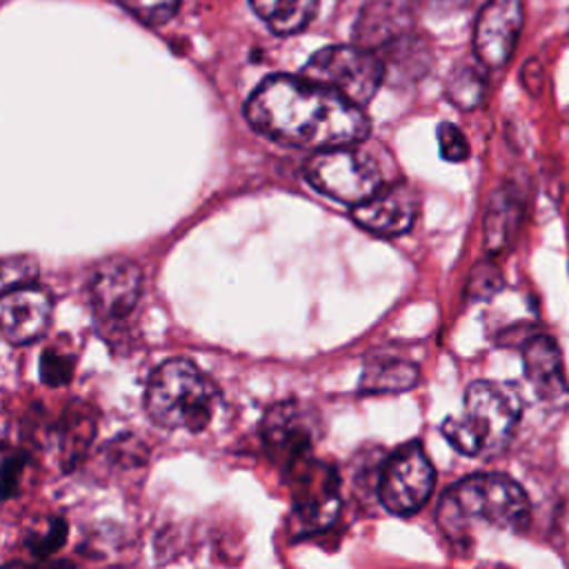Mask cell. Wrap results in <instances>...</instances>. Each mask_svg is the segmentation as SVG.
<instances>
[{
    "label": "cell",
    "instance_id": "cell-1",
    "mask_svg": "<svg viewBox=\"0 0 569 569\" xmlns=\"http://www.w3.org/2000/svg\"><path fill=\"white\" fill-rule=\"evenodd\" d=\"M244 118L258 133L313 153L356 147L369 136L362 107L302 76L264 78L247 98Z\"/></svg>",
    "mask_w": 569,
    "mask_h": 569
},
{
    "label": "cell",
    "instance_id": "cell-2",
    "mask_svg": "<svg viewBox=\"0 0 569 569\" xmlns=\"http://www.w3.org/2000/svg\"><path fill=\"white\" fill-rule=\"evenodd\" d=\"M531 505L525 489L505 473H473L451 485L436 509L442 536L465 547L478 529L522 531L529 525Z\"/></svg>",
    "mask_w": 569,
    "mask_h": 569
},
{
    "label": "cell",
    "instance_id": "cell-3",
    "mask_svg": "<svg viewBox=\"0 0 569 569\" xmlns=\"http://www.w3.org/2000/svg\"><path fill=\"white\" fill-rule=\"evenodd\" d=\"M520 396L496 380H476L467 387L462 411L442 420L440 431L449 445L471 458L500 453L520 420Z\"/></svg>",
    "mask_w": 569,
    "mask_h": 569
},
{
    "label": "cell",
    "instance_id": "cell-4",
    "mask_svg": "<svg viewBox=\"0 0 569 569\" xmlns=\"http://www.w3.org/2000/svg\"><path fill=\"white\" fill-rule=\"evenodd\" d=\"M218 402L216 385L187 358L156 367L144 391L147 416L169 431H202L216 416Z\"/></svg>",
    "mask_w": 569,
    "mask_h": 569
},
{
    "label": "cell",
    "instance_id": "cell-5",
    "mask_svg": "<svg viewBox=\"0 0 569 569\" xmlns=\"http://www.w3.org/2000/svg\"><path fill=\"white\" fill-rule=\"evenodd\" d=\"M380 56L358 44H331L316 51L302 69V78L365 107L385 80Z\"/></svg>",
    "mask_w": 569,
    "mask_h": 569
},
{
    "label": "cell",
    "instance_id": "cell-6",
    "mask_svg": "<svg viewBox=\"0 0 569 569\" xmlns=\"http://www.w3.org/2000/svg\"><path fill=\"white\" fill-rule=\"evenodd\" d=\"M305 178L322 196L349 207L367 202L385 187L376 160L358 147L313 153L305 164Z\"/></svg>",
    "mask_w": 569,
    "mask_h": 569
},
{
    "label": "cell",
    "instance_id": "cell-7",
    "mask_svg": "<svg viewBox=\"0 0 569 569\" xmlns=\"http://www.w3.org/2000/svg\"><path fill=\"white\" fill-rule=\"evenodd\" d=\"M433 485L436 469L420 442L411 440L385 460L378 478V498L387 511L411 516L427 505Z\"/></svg>",
    "mask_w": 569,
    "mask_h": 569
},
{
    "label": "cell",
    "instance_id": "cell-8",
    "mask_svg": "<svg viewBox=\"0 0 569 569\" xmlns=\"http://www.w3.org/2000/svg\"><path fill=\"white\" fill-rule=\"evenodd\" d=\"M142 293V269L127 258H107L96 264L87 280V298L102 320H122Z\"/></svg>",
    "mask_w": 569,
    "mask_h": 569
},
{
    "label": "cell",
    "instance_id": "cell-9",
    "mask_svg": "<svg viewBox=\"0 0 569 569\" xmlns=\"http://www.w3.org/2000/svg\"><path fill=\"white\" fill-rule=\"evenodd\" d=\"M522 31V0H489L473 27V53L485 69H498L516 51Z\"/></svg>",
    "mask_w": 569,
    "mask_h": 569
},
{
    "label": "cell",
    "instance_id": "cell-10",
    "mask_svg": "<svg viewBox=\"0 0 569 569\" xmlns=\"http://www.w3.org/2000/svg\"><path fill=\"white\" fill-rule=\"evenodd\" d=\"M420 209V198L416 187L407 182H398L391 187H382L367 202L351 207V218L358 227L376 233V236H400L407 233Z\"/></svg>",
    "mask_w": 569,
    "mask_h": 569
},
{
    "label": "cell",
    "instance_id": "cell-11",
    "mask_svg": "<svg viewBox=\"0 0 569 569\" xmlns=\"http://www.w3.org/2000/svg\"><path fill=\"white\" fill-rule=\"evenodd\" d=\"M51 298L40 287H20L2 293L0 327L11 345H29L44 336L51 322Z\"/></svg>",
    "mask_w": 569,
    "mask_h": 569
},
{
    "label": "cell",
    "instance_id": "cell-12",
    "mask_svg": "<svg viewBox=\"0 0 569 569\" xmlns=\"http://www.w3.org/2000/svg\"><path fill=\"white\" fill-rule=\"evenodd\" d=\"M262 438L269 453L287 465V471L311 456V433L305 413L296 405L273 407L262 422Z\"/></svg>",
    "mask_w": 569,
    "mask_h": 569
},
{
    "label": "cell",
    "instance_id": "cell-13",
    "mask_svg": "<svg viewBox=\"0 0 569 569\" xmlns=\"http://www.w3.org/2000/svg\"><path fill=\"white\" fill-rule=\"evenodd\" d=\"M289 473L296 476V509L300 518L311 520L313 525H325L333 518V511L338 509V493H336V478L331 469H325L322 465H316L309 458L298 462L289 469Z\"/></svg>",
    "mask_w": 569,
    "mask_h": 569
},
{
    "label": "cell",
    "instance_id": "cell-14",
    "mask_svg": "<svg viewBox=\"0 0 569 569\" xmlns=\"http://www.w3.org/2000/svg\"><path fill=\"white\" fill-rule=\"evenodd\" d=\"M522 365L529 385L540 398L553 400L569 391L562 371L560 349L553 338L545 333L527 338V342L522 345Z\"/></svg>",
    "mask_w": 569,
    "mask_h": 569
},
{
    "label": "cell",
    "instance_id": "cell-15",
    "mask_svg": "<svg viewBox=\"0 0 569 569\" xmlns=\"http://www.w3.org/2000/svg\"><path fill=\"white\" fill-rule=\"evenodd\" d=\"M407 33H411V18L400 7L387 0L369 2L360 11L353 29L356 44L373 51L376 56L393 42H398L400 38H405Z\"/></svg>",
    "mask_w": 569,
    "mask_h": 569
},
{
    "label": "cell",
    "instance_id": "cell-16",
    "mask_svg": "<svg viewBox=\"0 0 569 569\" xmlns=\"http://www.w3.org/2000/svg\"><path fill=\"white\" fill-rule=\"evenodd\" d=\"M522 211V198L513 187H500L493 191L485 213V247L489 253H500L516 240Z\"/></svg>",
    "mask_w": 569,
    "mask_h": 569
},
{
    "label": "cell",
    "instance_id": "cell-17",
    "mask_svg": "<svg viewBox=\"0 0 569 569\" xmlns=\"http://www.w3.org/2000/svg\"><path fill=\"white\" fill-rule=\"evenodd\" d=\"M418 382V367L402 358H371L360 378L362 393H402Z\"/></svg>",
    "mask_w": 569,
    "mask_h": 569
},
{
    "label": "cell",
    "instance_id": "cell-18",
    "mask_svg": "<svg viewBox=\"0 0 569 569\" xmlns=\"http://www.w3.org/2000/svg\"><path fill=\"white\" fill-rule=\"evenodd\" d=\"M256 16L278 36L302 31L313 18L318 0H249Z\"/></svg>",
    "mask_w": 569,
    "mask_h": 569
},
{
    "label": "cell",
    "instance_id": "cell-19",
    "mask_svg": "<svg viewBox=\"0 0 569 569\" xmlns=\"http://www.w3.org/2000/svg\"><path fill=\"white\" fill-rule=\"evenodd\" d=\"M487 80H485V67L476 62H458L445 82L447 98L460 107V109H476L485 98Z\"/></svg>",
    "mask_w": 569,
    "mask_h": 569
},
{
    "label": "cell",
    "instance_id": "cell-20",
    "mask_svg": "<svg viewBox=\"0 0 569 569\" xmlns=\"http://www.w3.org/2000/svg\"><path fill=\"white\" fill-rule=\"evenodd\" d=\"M36 278H38V260L33 256L20 253V256H7L2 260V269H0L2 293L20 287H31Z\"/></svg>",
    "mask_w": 569,
    "mask_h": 569
},
{
    "label": "cell",
    "instance_id": "cell-21",
    "mask_svg": "<svg viewBox=\"0 0 569 569\" xmlns=\"http://www.w3.org/2000/svg\"><path fill=\"white\" fill-rule=\"evenodd\" d=\"M133 18H138L140 22L149 24V27H160L164 22H169L178 7L180 0H118Z\"/></svg>",
    "mask_w": 569,
    "mask_h": 569
},
{
    "label": "cell",
    "instance_id": "cell-22",
    "mask_svg": "<svg viewBox=\"0 0 569 569\" xmlns=\"http://www.w3.org/2000/svg\"><path fill=\"white\" fill-rule=\"evenodd\" d=\"M500 287H502L500 269L491 260H485V262H478L469 273L467 293L473 300H485V298H491Z\"/></svg>",
    "mask_w": 569,
    "mask_h": 569
},
{
    "label": "cell",
    "instance_id": "cell-23",
    "mask_svg": "<svg viewBox=\"0 0 569 569\" xmlns=\"http://www.w3.org/2000/svg\"><path fill=\"white\" fill-rule=\"evenodd\" d=\"M440 156L449 162H462L469 158V142L453 122H440L436 129Z\"/></svg>",
    "mask_w": 569,
    "mask_h": 569
},
{
    "label": "cell",
    "instance_id": "cell-24",
    "mask_svg": "<svg viewBox=\"0 0 569 569\" xmlns=\"http://www.w3.org/2000/svg\"><path fill=\"white\" fill-rule=\"evenodd\" d=\"M71 371H73V365H71V358L67 353H60L56 349H47L42 353V360H40V373H42V380L47 385H64L69 382L71 378Z\"/></svg>",
    "mask_w": 569,
    "mask_h": 569
}]
</instances>
